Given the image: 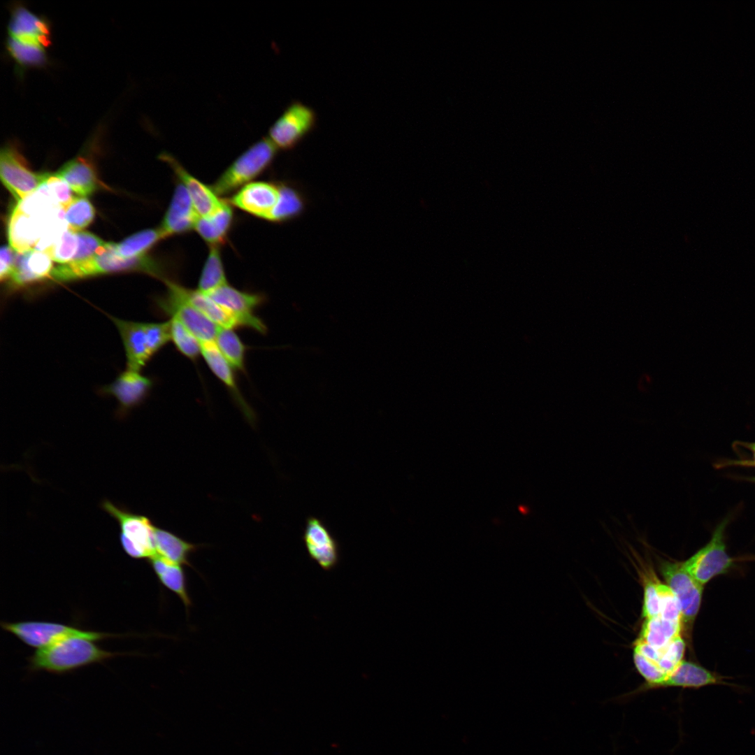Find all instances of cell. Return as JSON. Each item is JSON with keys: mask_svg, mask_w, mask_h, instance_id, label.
I'll return each instance as SVG.
<instances>
[{"mask_svg": "<svg viewBox=\"0 0 755 755\" xmlns=\"http://www.w3.org/2000/svg\"><path fill=\"white\" fill-rule=\"evenodd\" d=\"M657 590L660 598V617L681 624V608L679 601L670 588L657 580Z\"/></svg>", "mask_w": 755, "mask_h": 755, "instance_id": "74e56055", "label": "cell"}, {"mask_svg": "<svg viewBox=\"0 0 755 755\" xmlns=\"http://www.w3.org/2000/svg\"><path fill=\"white\" fill-rule=\"evenodd\" d=\"M1 628L13 634L26 645L41 649L69 637H81L99 640L113 635L74 628L62 624L27 621L1 622Z\"/></svg>", "mask_w": 755, "mask_h": 755, "instance_id": "52a82bcc", "label": "cell"}, {"mask_svg": "<svg viewBox=\"0 0 755 755\" xmlns=\"http://www.w3.org/2000/svg\"><path fill=\"white\" fill-rule=\"evenodd\" d=\"M227 284L229 283L220 247H210L199 279L197 289L203 294H208Z\"/></svg>", "mask_w": 755, "mask_h": 755, "instance_id": "f546056e", "label": "cell"}, {"mask_svg": "<svg viewBox=\"0 0 755 755\" xmlns=\"http://www.w3.org/2000/svg\"><path fill=\"white\" fill-rule=\"evenodd\" d=\"M50 227L46 219L28 215L15 207L8 224L10 245L17 252L34 250Z\"/></svg>", "mask_w": 755, "mask_h": 755, "instance_id": "ac0fdd59", "label": "cell"}, {"mask_svg": "<svg viewBox=\"0 0 755 755\" xmlns=\"http://www.w3.org/2000/svg\"><path fill=\"white\" fill-rule=\"evenodd\" d=\"M152 386L150 378L138 371L127 369L105 387L103 392L115 397L124 413L142 402Z\"/></svg>", "mask_w": 755, "mask_h": 755, "instance_id": "d6986e66", "label": "cell"}, {"mask_svg": "<svg viewBox=\"0 0 755 755\" xmlns=\"http://www.w3.org/2000/svg\"><path fill=\"white\" fill-rule=\"evenodd\" d=\"M685 642L682 635L675 638L666 647L660 649L661 656L659 666L669 677L684 661Z\"/></svg>", "mask_w": 755, "mask_h": 755, "instance_id": "8d00e7d4", "label": "cell"}, {"mask_svg": "<svg viewBox=\"0 0 755 755\" xmlns=\"http://www.w3.org/2000/svg\"><path fill=\"white\" fill-rule=\"evenodd\" d=\"M43 184L54 201L62 208H65L73 199L69 185L55 174H49Z\"/></svg>", "mask_w": 755, "mask_h": 755, "instance_id": "60d3db41", "label": "cell"}, {"mask_svg": "<svg viewBox=\"0 0 755 755\" xmlns=\"http://www.w3.org/2000/svg\"><path fill=\"white\" fill-rule=\"evenodd\" d=\"M205 294L233 314L240 327L250 328L260 333L266 332V324L254 313V310L264 301L262 294L241 291L229 284Z\"/></svg>", "mask_w": 755, "mask_h": 755, "instance_id": "8fae6325", "label": "cell"}, {"mask_svg": "<svg viewBox=\"0 0 755 755\" xmlns=\"http://www.w3.org/2000/svg\"><path fill=\"white\" fill-rule=\"evenodd\" d=\"M657 579L647 577L644 582V598L642 617L644 619L657 617L660 614V598L657 590Z\"/></svg>", "mask_w": 755, "mask_h": 755, "instance_id": "ab89813d", "label": "cell"}, {"mask_svg": "<svg viewBox=\"0 0 755 755\" xmlns=\"http://www.w3.org/2000/svg\"><path fill=\"white\" fill-rule=\"evenodd\" d=\"M48 175L32 172L15 148L6 145L1 150V180L17 202L37 190Z\"/></svg>", "mask_w": 755, "mask_h": 755, "instance_id": "30bf717a", "label": "cell"}, {"mask_svg": "<svg viewBox=\"0 0 755 755\" xmlns=\"http://www.w3.org/2000/svg\"><path fill=\"white\" fill-rule=\"evenodd\" d=\"M317 121V115L312 108L294 101L271 126L268 138L278 149L292 150L315 129Z\"/></svg>", "mask_w": 755, "mask_h": 755, "instance_id": "9c48e42d", "label": "cell"}, {"mask_svg": "<svg viewBox=\"0 0 755 755\" xmlns=\"http://www.w3.org/2000/svg\"><path fill=\"white\" fill-rule=\"evenodd\" d=\"M234 222L232 206L226 200L222 208L214 213L197 218L194 230L210 246L220 247L227 240Z\"/></svg>", "mask_w": 755, "mask_h": 755, "instance_id": "44dd1931", "label": "cell"}, {"mask_svg": "<svg viewBox=\"0 0 755 755\" xmlns=\"http://www.w3.org/2000/svg\"><path fill=\"white\" fill-rule=\"evenodd\" d=\"M680 635H682L680 623L673 622L657 617L644 619L638 638L660 650Z\"/></svg>", "mask_w": 755, "mask_h": 755, "instance_id": "f1b7e54d", "label": "cell"}, {"mask_svg": "<svg viewBox=\"0 0 755 755\" xmlns=\"http://www.w3.org/2000/svg\"><path fill=\"white\" fill-rule=\"evenodd\" d=\"M164 239L159 229H149L138 231L115 243L116 252L122 257L132 258L146 254V252L161 240Z\"/></svg>", "mask_w": 755, "mask_h": 755, "instance_id": "1f68e13d", "label": "cell"}, {"mask_svg": "<svg viewBox=\"0 0 755 755\" xmlns=\"http://www.w3.org/2000/svg\"><path fill=\"white\" fill-rule=\"evenodd\" d=\"M6 49L17 67L22 69L43 66L48 61L45 48L21 43L8 37Z\"/></svg>", "mask_w": 755, "mask_h": 755, "instance_id": "d6a6232c", "label": "cell"}, {"mask_svg": "<svg viewBox=\"0 0 755 755\" xmlns=\"http://www.w3.org/2000/svg\"><path fill=\"white\" fill-rule=\"evenodd\" d=\"M52 259L45 252L31 250L15 254L13 268L8 280L13 287H22L50 276Z\"/></svg>", "mask_w": 755, "mask_h": 755, "instance_id": "ffe728a7", "label": "cell"}, {"mask_svg": "<svg viewBox=\"0 0 755 755\" xmlns=\"http://www.w3.org/2000/svg\"><path fill=\"white\" fill-rule=\"evenodd\" d=\"M718 684H725L721 676L693 662L683 661L677 670L655 689L668 687L699 689Z\"/></svg>", "mask_w": 755, "mask_h": 755, "instance_id": "603a6c76", "label": "cell"}, {"mask_svg": "<svg viewBox=\"0 0 755 755\" xmlns=\"http://www.w3.org/2000/svg\"><path fill=\"white\" fill-rule=\"evenodd\" d=\"M661 575L676 596L681 608L682 633L691 637L693 623L700 607L703 585L696 582L684 567L683 561L661 560Z\"/></svg>", "mask_w": 755, "mask_h": 755, "instance_id": "5b68a950", "label": "cell"}, {"mask_svg": "<svg viewBox=\"0 0 755 755\" xmlns=\"http://www.w3.org/2000/svg\"><path fill=\"white\" fill-rule=\"evenodd\" d=\"M201 354L212 373L224 384L235 400L246 412L250 411L236 383L233 368L222 354L215 342L200 343Z\"/></svg>", "mask_w": 755, "mask_h": 755, "instance_id": "cb8c5ba5", "label": "cell"}, {"mask_svg": "<svg viewBox=\"0 0 755 755\" xmlns=\"http://www.w3.org/2000/svg\"><path fill=\"white\" fill-rule=\"evenodd\" d=\"M78 250L71 261H82L93 257L104 245L106 242L98 236L87 232H76Z\"/></svg>", "mask_w": 755, "mask_h": 755, "instance_id": "f35d334b", "label": "cell"}, {"mask_svg": "<svg viewBox=\"0 0 755 755\" xmlns=\"http://www.w3.org/2000/svg\"><path fill=\"white\" fill-rule=\"evenodd\" d=\"M63 179L77 194L87 196L99 187V180L92 163L83 157H77L66 162L55 173Z\"/></svg>", "mask_w": 755, "mask_h": 755, "instance_id": "7402d4cb", "label": "cell"}, {"mask_svg": "<svg viewBox=\"0 0 755 755\" xmlns=\"http://www.w3.org/2000/svg\"><path fill=\"white\" fill-rule=\"evenodd\" d=\"M187 301L216 325L228 329L240 327L237 318L209 296L198 289L185 287Z\"/></svg>", "mask_w": 755, "mask_h": 755, "instance_id": "4316f807", "label": "cell"}, {"mask_svg": "<svg viewBox=\"0 0 755 755\" xmlns=\"http://www.w3.org/2000/svg\"><path fill=\"white\" fill-rule=\"evenodd\" d=\"M15 260V254L10 246L3 245L0 251V278L7 280L12 272Z\"/></svg>", "mask_w": 755, "mask_h": 755, "instance_id": "b9f144b4", "label": "cell"}, {"mask_svg": "<svg viewBox=\"0 0 755 755\" xmlns=\"http://www.w3.org/2000/svg\"><path fill=\"white\" fill-rule=\"evenodd\" d=\"M214 342L233 370H245V346L233 329L220 326Z\"/></svg>", "mask_w": 755, "mask_h": 755, "instance_id": "4dcf8cb0", "label": "cell"}, {"mask_svg": "<svg viewBox=\"0 0 755 755\" xmlns=\"http://www.w3.org/2000/svg\"><path fill=\"white\" fill-rule=\"evenodd\" d=\"M164 283L167 289L157 301L158 308L178 319L200 343L214 342L220 326L187 301L184 286L173 280Z\"/></svg>", "mask_w": 755, "mask_h": 755, "instance_id": "8992f818", "label": "cell"}, {"mask_svg": "<svg viewBox=\"0 0 755 755\" xmlns=\"http://www.w3.org/2000/svg\"><path fill=\"white\" fill-rule=\"evenodd\" d=\"M122 338L127 369L138 371L154 355L150 345L145 322L128 321L110 317Z\"/></svg>", "mask_w": 755, "mask_h": 755, "instance_id": "9a60e30c", "label": "cell"}, {"mask_svg": "<svg viewBox=\"0 0 755 755\" xmlns=\"http://www.w3.org/2000/svg\"><path fill=\"white\" fill-rule=\"evenodd\" d=\"M156 554L173 563L189 565V556L196 545L173 533L155 527Z\"/></svg>", "mask_w": 755, "mask_h": 755, "instance_id": "83f0119b", "label": "cell"}, {"mask_svg": "<svg viewBox=\"0 0 755 755\" xmlns=\"http://www.w3.org/2000/svg\"><path fill=\"white\" fill-rule=\"evenodd\" d=\"M159 157L169 165L178 181L185 187L199 217L214 213L225 203L226 200L218 196L210 186L203 184L189 173L173 155L163 152Z\"/></svg>", "mask_w": 755, "mask_h": 755, "instance_id": "4fadbf2b", "label": "cell"}, {"mask_svg": "<svg viewBox=\"0 0 755 755\" xmlns=\"http://www.w3.org/2000/svg\"><path fill=\"white\" fill-rule=\"evenodd\" d=\"M115 245L114 243H106L89 259L57 266L52 272V278L63 282L110 273L135 271L145 273L164 282L171 279L159 263L146 254L124 258L116 252Z\"/></svg>", "mask_w": 755, "mask_h": 755, "instance_id": "6da1fadb", "label": "cell"}, {"mask_svg": "<svg viewBox=\"0 0 755 755\" xmlns=\"http://www.w3.org/2000/svg\"><path fill=\"white\" fill-rule=\"evenodd\" d=\"M77 250L78 238L76 232L68 228L45 252L50 257L52 261L63 264L73 260Z\"/></svg>", "mask_w": 755, "mask_h": 755, "instance_id": "d590c367", "label": "cell"}, {"mask_svg": "<svg viewBox=\"0 0 755 755\" xmlns=\"http://www.w3.org/2000/svg\"><path fill=\"white\" fill-rule=\"evenodd\" d=\"M95 210L91 202L85 197L73 198L64 208L68 228L75 232L85 229L93 221Z\"/></svg>", "mask_w": 755, "mask_h": 755, "instance_id": "836d02e7", "label": "cell"}, {"mask_svg": "<svg viewBox=\"0 0 755 755\" xmlns=\"http://www.w3.org/2000/svg\"><path fill=\"white\" fill-rule=\"evenodd\" d=\"M751 480L755 482V477H752Z\"/></svg>", "mask_w": 755, "mask_h": 755, "instance_id": "ee69618b", "label": "cell"}, {"mask_svg": "<svg viewBox=\"0 0 755 755\" xmlns=\"http://www.w3.org/2000/svg\"><path fill=\"white\" fill-rule=\"evenodd\" d=\"M171 340L178 351L185 357L195 360L201 354L199 340L178 319H170Z\"/></svg>", "mask_w": 755, "mask_h": 755, "instance_id": "e575fe53", "label": "cell"}, {"mask_svg": "<svg viewBox=\"0 0 755 755\" xmlns=\"http://www.w3.org/2000/svg\"><path fill=\"white\" fill-rule=\"evenodd\" d=\"M749 446L750 450L752 452L753 459H754V464L755 466V443L749 444Z\"/></svg>", "mask_w": 755, "mask_h": 755, "instance_id": "7bdbcfd3", "label": "cell"}, {"mask_svg": "<svg viewBox=\"0 0 755 755\" xmlns=\"http://www.w3.org/2000/svg\"><path fill=\"white\" fill-rule=\"evenodd\" d=\"M150 561L160 582L175 593L186 607H189L192 602L187 591L185 574L180 565L170 562L157 554L150 558Z\"/></svg>", "mask_w": 755, "mask_h": 755, "instance_id": "484cf974", "label": "cell"}, {"mask_svg": "<svg viewBox=\"0 0 755 755\" xmlns=\"http://www.w3.org/2000/svg\"><path fill=\"white\" fill-rule=\"evenodd\" d=\"M280 194V182L253 181L233 193L227 201L245 213L270 221Z\"/></svg>", "mask_w": 755, "mask_h": 755, "instance_id": "7c38bea8", "label": "cell"}, {"mask_svg": "<svg viewBox=\"0 0 755 755\" xmlns=\"http://www.w3.org/2000/svg\"><path fill=\"white\" fill-rule=\"evenodd\" d=\"M726 525V520L721 522L712 533L710 541L683 561L686 570L703 586L713 577L726 573L733 565L724 540Z\"/></svg>", "mask_w": 755, "mask_h": 755, "instance_id": "ba28073f", "label": "cell"}, {"mask_svg": "<svg viewBox=\"0 0 755 755\" xmlns=\"http://www.w3.org/2000/svg\"><path fill=\"white\" fill-rule=\"evenodd\" d=\"M8 32V38L24 44L45 49L50 44L49 24L23 6L17 5L12 9Z\"/></svg>", "mask_w": 755, "mask_h": 755, "instance_id": "5bb4252c", "label": "cell"}, {"mask_svg": "<svg viewBox=\"0 0 755 755\" xmlns=\"http://www.w3.org/2000/svg\"><path fill=\"white\" fill-rule=\"evenodd\" d=\"M198 217L189 193L183 185L178 181L159 230L164 238L182 235L194 229Z\"/></svg>", "mask_w": 755, "mask_h": 755, "instance_id": "2e32d148", "label": "cell"}, {"mask_svg": "<svg viewBox=\"0 0 755 755\" xmlns=\"http://www.w3.org/2000/svg\"><path fill=\"white\" fill-rule=\"evenodd\" d=\"M280 184L279 201L269 221L277 224L297 218L305 211L307 206L305 195L296 185L282 181Z\"/></svg>", "mask_w": 755, "mask_h": 755, "instance_id": "d4e9b609", "label": "cell"}, {"mask_svg": "<svg viewBox=\"0 0 755 755\" xmlns=\"http://www.w3.org/2000/svg\"><path fill=\"white\" fill-rule=\"evenodd\" d=\"M303 540L310 556L324 570L333 568L339 559L338 545L330 531L319 519L306 520Z\"/></svg>", "mask_w": 755, "mask_h": 755, "instance_id": "e0dca14e", "label": "cell"}, {"mask_svg": "<svg viewBox=\"0 0 755 755\" xmlns=\"http://www.w3.org/2000/svg\"><path fill=\"white\" fill-rule=\"evenodd\" d=\"M101 508L119 524L120 543L129 556L143 559L156 554L155 527L148 518L120 508L108 500L101 503Z\"/></svg>", "mask_w": 755, "mask_h": 755, "instance_id": "277c9868", "label": "cell"}, {"mask_svg": "<svg viewBox=\"0 0 755 755\" xmlns=\"http://www.w3.org/2000/svg\"><path fill=\"white\" fill-rule=\"evenodd\" d=\"M278 148L268 137L255 142L238 156L210 185L218 196L233 194L272 164Z\"/></svg>", "mask_w": 755, "mask_h": 755, "instance_id": "3957f363", "label": "cell"}, {"mask_svg": "<svg viewBox=\"0 0 755 755\" xmlns=\"http://www.w3.org/2000/svg\"><path fill=\"white\" fill-rule=\"evenodd\" d=\"M117 654L102 649L94 640L69 637L38 649L29 658L31 670L64 673L99 663Z\"/></svg>", "mask_w": 755, "mask_h": 755, "instance_id": "7a4b0ae2", "label": "cell"}]
</instances>
